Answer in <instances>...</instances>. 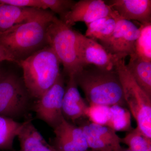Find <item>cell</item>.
Here are the masks:
<instances>
[{"label":"cell","instance_id":"484cf974","mask_svg":"<svg viewBox=\"0 0 151 151\" xmlns=\"http://www.w3.org/2000/svg\"><path fill=\"white\" fill-rule=\"evenodd\" d=\"M47 9H50L53 13L62 16L70 10L75 4L73 0H42Z\"/></svg>","mask_w":151,"mask_h":151},{"label":"cell","instance_id":"f546056e","mask_svg":"<svg viewBox=\"0 0 151 151\" xmlns=\"http://www.w3.org/2000/svg\"><path fill=\"white\" fill-rule=\"evenodd\" d=\"M119 151H132L129 150V149H125L124 148L122 147V149H121Z\"/></svg>","mask_w":151,"mask_h":151},{"label":"cell","instance_id":"ac0fdd59","mask_svg":"<svg viewBox=\"0 0 151 151\" xmlns=\"http://www.w3.org/2000/svg\"><path fill=\"white\" fill-rule=\"evenodd\" d=\"M106 126L116 132H129L132 129L131 113L125 107L115 105L110 107L109 119Z\"/></svg>","mask_w":151,"mask_h":151},{"label":"cell","instance_id":"7c38bea8","mask_svg":"<svg viewBox=\"0 0 151 151\" xmlns=\"http://www.w3.org/2000/svg\"><path fill=\"white\" fill-rule=\"evenodd\" d=\"M78 90L74 76L68 77L62 101V112L65 120L76 123L86 117L89 107Z\"/></svg>","mask_w":151,"mask_h":151},{"label":"cell","instance_id":"9c48e42d","mask_svg":"<svg viewBox=\"0 0 151 151\" xmlns=\"http://www.w3.org/2000/svg\"><path fill=\"white\" fill-rule=\"evenodd\" d=\"M106 17L120 18L104 1L80 0L76 2L70 10L59 19L66 25L72 27L78 22H84L86 25Z\"/></svg>","mask_w":151,"mask_h":151},{"label":"cell","instance_id":"cb8c5ba5","mask_svg":"<svg viewBox=\"0 0 151 151\" xmlns=\"http://www.w3.org/2000/svg\"><path fill=\"white\" fill-rule=\"evenodd\" d=\"M54 132L52 145L57 151H78L61 124L54 129Z\"/></svg>","mask_w":151,"mask_h":151},{"label":"cell","instance_id":"4dcf8cb0","mask_svg":"<svg viewBox=\"0 0 151 151\" xmlns=\"http://www.w3.org/2000/svg\"><path fill=\"white\" fill-rule=\"evenodd\" d=\"M146 151H151V145L149 146L148 147Z\"/></svg>","mask_w":151,"mask_h":151},{"label":"cell","instance_id":"2e32d148","mask_svg":"<svg viewBox=\"0 0 151 151\" xmlns=\"http://www.w3.org/2000/svg\"><path fill=\"white\" fill-rule=\"evenodd\" d=\"M111 17L101 18L86 24L85 35L94 40H99L100 42L111 36L116 27L117 19Z\"/></svg>","mask_w":151,"mask_h":151},{"label":"cell","instance_id":"5bb4252c","mask_svg":"<svg viewBox=\"0 0 151 151\" xmlns=\"http://www.w3.org/2000/svg\"><path fill=\"white\" fill-rule=\"evenodd\" d=\"M17 137L20 143L19 151H57L38 131L32 119H27L23 122Z\"/></svg>","mask_w":151,"mask_h":151},{"label":"cell","instance_id":"d4e9b609","mask_svg":"<svg viewBox=\"0 0 151 151\" xmlns=\"http://www.w3.org/2000/svg\"><path fill=\"white\" fill-rule=\"evenodd\" d=\"M110 107L103 105L89 106L85 116L90 122L100 125L106 126L109 118Z\"/></svg>","mask_w":151,"mask_h":151},{"label":"cell","instance_id":"52a82bcc","mask_svg":"<svg viewBox=\"0 0 151 151\" xmlns=\"http://www.w3.org/2000/svg\"><path fill=\"white\" fill-rule=\"evenodd\" d=\"M64 76L60 73L55 83L32 106L38 119L54 129L65 119L62 112V101L65 92Z\"/></svg>","mask_w":151,"mask_h":151},{"label":"cell","instance_id":"8fae6325","mask_svg":"<svg viewBox=\"0 0 151 151\" xmlns=\"http://www.w3.org/2000/svg\"><path fill=\"white\" fill-rule=\"evenodd\" d=\"M120 19L137 21L141 24L151 23V0H110L105 1Z\"/></svg>","mask_w":151,"mask_h":151},{"label":"cell","instance_id":"8992f818","mask_svg":"<svg viewBox=\"0 0 151 151\" xmlns=\"http://www.w3.org/2000/svg\"><path fill=\"white\" fill-rule=\"evenodd\" d=\"M31 99L23 80L14 73H5L0 78V116L14 119L24 116Z\"/></svg>","mask_w":151,"mask_h":151},{"label":"cell","instance_id":"83f0119b","mask_svg":"<svg viewBox=\"0 0 151 151\" xmlns=\"http://www.w3.org/2000/svg\"><path fill=\"white\" fill-rule=\"evenodd\" d=\"M8 61L17 63V60L13 55L0 42V62Z\"/></svg>","mask_w":151,"mask_h":151},{"label":"cell","instance_id":"1f68e13d","mask_svg":"<svg viewBox=\"0 0 151 151\" xmlns=\"http://www.w3.org/2000/svg\"><path fill=\"white\" fill-rule=\"evenodd\" d=\"M86 151H94L92 150H86Z\"/></svg>","mask_w":151,"mask_h":151},{"label":"cell","instance_id":"7a4b0ae2","mask_svg":"<svg viewBox=\"0 0 151 151\" xmlns=\"http://www.w3.org/2000/svg\"><path fill=\"white\" fill-rule=\"evenodd\" d=\"M54 16L45 10L31 20L0 33V42L13 55L17 63L48 45L47 29Z\"/></svg>","mask_w":151,"mask_h":151},{"label":"cell","instance_id":"603a6c76","mask_svg":"<svg viewBox=\"0 0 151 151\" xmlns=\"http://www.w3.org/2000/svg\"><path fill=\"white\" fill-rule=\"evenodd\" d=\"M60 124L78 151H86L88 150L89 148L85 136L80 127L68 122L65 119H63Z\"/></svg>","mask_w":151,"mask_h":151},{"label":"cell","instance_id":"44dd1931","mask_svg":"<svg viewBox=\"0 0 151 151\" xmlns=\"http://www.w3.org/2000/svg\"><path fill=\"white\" fill-rule=\"evenodd\" d=\"M80 122L88 129L89 132L104 140L118 147L121 145V139L116 132L111 127L105 125H100L88 121Z\"/></svg>","mask_w":151,"mask_h":151},{"label":"cell","instance_id":"d6986e66","mask_svg":"<svg viewBox=\"0 0 151 151\" xmlns=\"http://www.w3.org/2000/svg\"><path fill=\"white\" fill-rule=\"evenodd\" d=\"M139 28L140 33L135 43V54L151 62V23L141 24Z\"/></svg>","mask_w":151,"mask_h":151},{"label":"cell","instance_id":"4316f807","mask_svg":"<svg viewBox=\"0 0 151 151\" xmlns=\"http://www.w3.org/2000/svg\"><path fill=\"white\" fill-rule=\"evenodd\" d=\"M0 3L20 7L32 8L44 10L47 9L42 0H0Z\"/></svg>","mask_w":151,"mask_h":151},{"label":"cell","instance_id":"5b68a950","mask_svg":"<svg viewBox=\"0 0 151 151\" xmlns=\"http://www.w3.org/2000/svg\"><path fill=\"white\" fill-rule=\"evenodd\" d=\"M115 69L122 83L126 105L137 127L151 139V97L136 83L127 69L125 59L119 60Z\"/></svg>","mask_w":151,"mask_h":151},{"label":"cell","instance_id":"277c9868","mask_svg":"<svg viewBox=\"0 0 151 151\" xmlns=\"http://www.w3.org/2000/svg\"><path fill=\"white\" fill-rule=\"evenodd\" d=\"M78 32L63 22L55 15L47 32L51 47L68 76H75L82 69L78 52Z\"/></svg>","mask_w":151,"mask_h":151},{"label":"cell","instance_id":"30bf717a","mask_svg":"<svg viewBox=\"0 0 151 151\" xmlns=\"http://www.w3.org/2000/svg\"><path fill=\"white\" fill-rule=\"evenodd\" d=\"M78 52L81 65L84 68L92 65L105 70L115 69L120 59L108 52L96 40L78 33Z\"/></svg>","mask_w":151,"mask_h":151},{"label":"cell","instance_id":"7402d4cb","mask_svg":"<svg viewBox=\"0 0 151 151\" xmlns=\"http://www.w3.org/2000/svg\"><path fill=\"white\" fill-rule=\"evenodd\" d=\"M78 127L83 131L88 148L94 151H119L122 147L115 145L91 133L80 121Z\"/></svg>","mask_w":151,"mask_h":151},{"label":"cell","instance_id":"3957f363","mask_svg":"<svg viewBox=\"0 0 151 151\" xmlns=\"http://www.w3.org/2000/svg\"><path fill=\"white\" fill-rule=\"evenodd\" d=\"M23 72L24 83L31 98H40L55 83L60 63L48 45L17 63Z\"/></svg>","mask_w":151,"mask_h":151},{"label":"cell","instance_id":"4fadbf2b","mask_svg":"<svg viewBox=\"0 0 151 151\" xmlns=\"http://www.w3.org/2000/svg\"><path fill=\"white\" fill-rule=\"evenodd\" d=\"M44 11L41 9L20 7L0 3V33L31 20Z\"/></svg>","mask_w":151,"mask_h":151},{"label":"cell","instance_id":"6da1fadb","mask_svg":"<svg viewBox=\"0 0 151 151\" xmlns=\"http://www.w3.org/2000/svg\"><path fill=\"white\" fill-rule=\"evenodd\" d=\"M89 106H126L122 83L116 69L108 70L88 65L74 76Z\"/></svg>","mask_w":151,"mask_h":151},{"label":"cell","instance_id":"9a60e30c","mask_svg":"<svg viewBox=\"0 0 151 151\" xmlns=\"http://www.w3.org/2000/svg\"><path fill=\"white\" fill-rule=\"evenodd\" d=\"M130 57L127 67L136 83L151 97V62L134 54Z\"/></svg>","mask_w":151,"mask_h":151},{"label":"cell","instance_id":"e0dca14e","mask_svg":"<svg viewBox=\"0 0 151 151\" xmlns=\"http://www.w3.org/2000/svg\"><path fill=\"white\" fill-rule=\"evenodd\" d=\"M23 123L0 116V150H12L14 139L17 137Z\"/></svg>","mask_w":151,"mask_h":151},{"label":"cell","instance_id":"ffe728a7","mask_svg":"<svg viewBox=\"0 0 151 151\" xmlns=\"http://www.w3.org/2000/svg\"><path fill=\"white\" fill-rule=\"evenodd\" d=\"M124 137L121 138V142L127 145L132 151H146L151 145V139L146 137L137 127L132 129Z\"/></svg>","mask_w":151,"mask_h":151},{"label":"cell","instance_id":"f1b7e54d","mask_svg":"<svg viewBox=\"0 0 151 151\" xmlns=\"http://www.w3.org/2000/svg\"><path fill=\"white\" fill-rule=\"evenodd\" d=\"M5 73V72H4L3 70H1V69H0V78L2 77L4 75Z\"/></svg>","mask_w":151,"mask_h":151},{"label":"cell","instance_id":"ba28073f","mask_svg":"<svg viewBox=\"0 0 151 151\" xmlns=\"http://www.w3.org/2000/svg\"><path fill=\"white\" fill-rule=\"evenodd\" d=\"M140 33L132 22L119 18L110 37L100 42L105 49L120 59L135 54V43Z\"/></svg>","mask_w":151,"mask_h":151}]
</instances>
